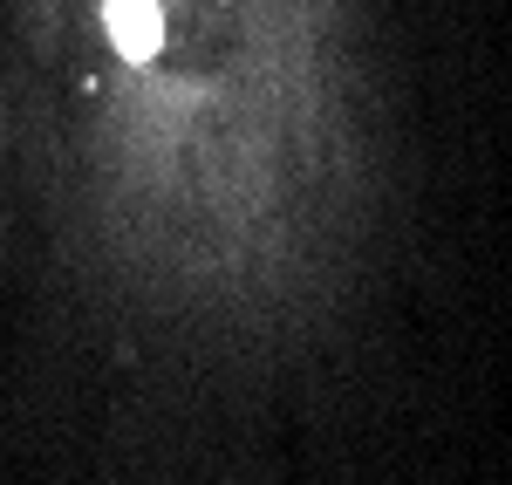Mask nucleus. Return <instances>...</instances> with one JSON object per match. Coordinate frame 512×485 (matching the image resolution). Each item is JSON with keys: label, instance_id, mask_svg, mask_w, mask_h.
Masks as SVG:
<instances>
[{"label": "nucleus", "instance_id": "f257e3e1", "mask_svg": "<svg viewBox=\"0 0 512 485\" xmlns=\"http://www.w3.org/2000/svg\"><path fill=\"white\" fill-rule=\"evenodd\" d=\"M103 21H110V35H117V48L130 55V62H144V55H158V0H103Z\"/></svg>", "mask_w": 512, "mask_h": 485}]
</instances>
